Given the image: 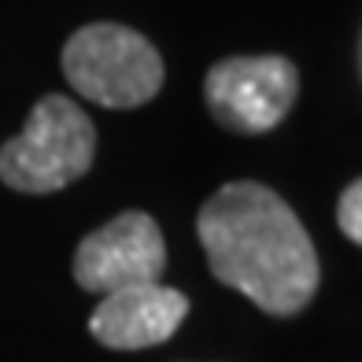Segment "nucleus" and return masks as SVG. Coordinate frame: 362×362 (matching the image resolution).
<instances>
[{
	"label": "nucleus",
	"instance_id": "1",
	"mask_svg": "<svg viewBox=\"0 0 362 362\" xmlns=\"http://www.w3.org/2000/svg\"><path fill=\"white\" fill-rule=\"evenodd\" d=\"M196 233L207 267L222 285L288 318L318 292V252L303 222L274 189L259 181H229L200 207Z\"/></svg>",
	"mask_w": 362,
	"mask_h": 362
},
{
	"label": "nucleus",
	"instance_id": "2",
	"mask_svg": "<svg viewBox=\"0 0 362 362\" xmlns=\"http://www.w3.org/2000/svg\"><path fill=\"white\" fill-rule=\"evenodd\" d=\"M96 129L67 96H45L19 137L0 148V181L19 192H59L93 167Z\"/></svg>",
	"mask_w": 362,
	"mask_h": 362
},
{
	"label": "nucleus",
	"instance_id": "3",
	"mask_svg": "<svg viewBox=\"0 0 362 362\" xmlns=\"http://www.w3.org/2000/svg\"><path fill=\"white\" fill-rule=\"evenodd\" d=\"M63 74L100 107H141L163 89L156 45L122 23L81 26L63 48Z\"/></svg>",
	"mask_w": 362,
	"mask_h": 362
},
{
	"label": "nucleus",
	"instance_id": "4",
	"mask_svg": "<svg viewBox=\"0 0 362 362\" xmlns=\"http://www.w3.org/2000/svg\"><path fill=\"white\" fill-rule=\"evenodd\" d=\"M300 74L285 56H233L207 71L204 100L233 134H267L292 111Z\"/></svg>",
	"mask_w": 362,
	"mask_h": 362
},
{
	"label": "nucleus",
	"instance_id": "5",
	"mask_svg": "<svg viewBox=\"0 0 362 362\" xmlns=\"http://www.w3.org/2000/svg\"><path fill=\"white\" fill-rule=\"evenodd\" d=\"M167 270V240L152 215L126 211L74 252V281L86 292H119L134 285H156Z\"/></svg>",
	"mask_w": 362,
	"mask_h": 362
},
{
	"label": "nucleus",
	"instance_id": "6",
	"mask_svg": "<svg viewBox=\"0 0 362 362\" xmlns=\"http://www.w3.org/2000/svg\"><path fill=\"white\" fill-rule=\"evenodd\" d=\"M189 315V300L167 285H134L107 292L89 318V333L115 351H141L170 340Z\"/></svg>",
	"mask_w": 362,
	"mask_h": 362
},
{
	"label": "nucleus",
	"instance_id": "7",
	"mask_svg": "<svg viewBox=\"0 0 362 362\" xmlns=\"http://www.w3.org/2000/svg\"><path fill=\"white\" fill-rule=\"evenodd\" d=\"M337 222L344 229V237L362 244V177L355 181V185L344 189L340 204H337Z\"/></svg>",
	"mask_w": 362,
	"mask_h": 362
}]
</instances>
